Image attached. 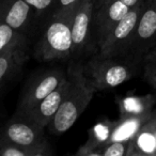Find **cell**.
Listing matches in <instances>:
<instances>
[{
    "mask_svg": "<svg viewBox=\"0 0 156 156\" xmlns=\"http://www.w3.org/2000/svg\"><path fill=\"white\" fill-rule=\"evenodd\" d=\"M138 145L145 153H153L156 150L155 136L150 133H142L138 138Z\"/></svg>",
    "mask_w": 156,
    "mask_h": 156,
    "instance_id": "13",
    "label": "cell"
},
{
    "mask_svg": "<svg viewBox=\"0 0 156 156\" xmlns=\"http://www.w3.org/2000/svg\"><path fill=\"white\" fill-rule=\"evenodd\" d=\"M140 156H149V155H140Z\"/></svg>",
    "mask_w": 156,
    "mask_h": 156,
    "instance_id": "21",
    "label": "cell"
},
{
    "mask_svg": "<svg viewBox=\"0 0 156 156\" xmlns=\"http://www.w3.org/2000/svg\"><path fill=\"white\" fill-rule=\"evenodd\" d=\"M9 69V60L5 56H0V81L2 80Z\"/></svg>",
    "mask_w": 156,
    "mask_h": 156,
    "instance_id": "17",
    "label": "cell"
},
{
    "mask_svg": "<svg viewBox=\"0 0 156 156\" xmlns=\"http://www.w3.org/2000/svg\"><path fill=\"white\" fill-rule=\"evenodd\" d=\"M91 1L85 3L83 9L76 14L75 18H74L71 28L73 45L78 46L83 44L87 37L90 23V14H91Z\"/></svg>",
    "mask_w": 156,
    "mask_h": 156,
    "instance_id": "3",
    "label": "cell"
},
{
    "mask_svg": "<svg viewBox=\"0 0 156 156\" xmlns=\"http://www.w3.org/2000/svg\"><path fill=\"white\" fill-rule=\"evenodd\" d=\"M137 126H138V124H137L136 121L126 122L121 127H119L115 130L112 136V139L115 140V142H121L122 140H125L136 132Z\"/></svg>",
    "mask_w": 156,
    "mask_h": 156,
    "instance_id": "12",
    "label": "cell"
},
{
    "mask_svg": "<svg viewBox=\"0 0 156 156\" xmlns=\"http://www.w3.org/2000/svg\"><path fill=\"white\" fill-rule=\"evenodd\" d=\"M63 91L62 90H56L49 95L46 96L44 100L41 101L40 104V112L43 117L50 118L54 117L58 111L60 105L62 104Z\"/></svg>",
    "mask_w": 156,
    "mask_h": 156,
    "instance_id": "6",
    "label": "cell"
},
{
    "mask_svg": "<svg viewBox=\"0 0 156 156\" xmlns=\"http://www.w3.org/2000/svg\"><path fill=\"white\" fill-rule=\"evenodd\" d=\"M138 20V15L137 12L129 11L127 15L124 18H122L119 23H117V26L115 28V32H113V37L117 40H123L129 35V33L135 28Z\"/></svg>",
    "mask_w": 156,
    "mask_h": 156,
    "instance_id": "8",
    "label": "cell"
},
{
    "mask_svg": "<svg viewBox=\"0 0 156 156\" xmlns=\"http://www.w3.org/2000/svg\"><path fill=\"white\" fill-rule=\"evenodd\" d=\"M13 35V29L5 24H0V51L10 43Z\"/></svg>",
    "mask_w": 156,
    "mask_h": 156,
    "instance_id": "14",
    "label": "cell"
},
{
    "mask_svg": "<svg viewBox=\"0 0 156 156\" xmlns=\"http://www.w3.org/2000/svg\"><path fill=\"white\" fill-rule=\"evenodd\" d=\"M155 138H156V134H155Z\"/></svg>",
    "mask_w": 156,
    "mask_h": 156,
    "instance_id": "23",
    "label": "cell"
},
{
    "mask_svg": "<svg viewBox=\"0 0 156 156\" xmlns=\"http://www.w3.org/2000/svg\"><path fill=\"white\" fill-rule=\"evenodd\" d=\"M58 78L56 76H48V77L44 78L43 80L37 85V89L34 90V93H33V98H34L35 101L44 100L47 95L56 91L58 89Z\"/></svg>",
    "mask_w": 156,
    "mask_h": 156,
    "instance_id": "9",
    "label": "cell"
},
{
    "mask_svg": "<svg viewBox=\"0 0 156 156\" xmlns=\"http://www.w3.org/2000/svg\"><path fill=\"white\" fill-rule=\"evenodd\" d=\"M46 41L54 51L59 54L69 51L73 46L71 29L61 22L52 23L46 31Z\"/></svg>",
    "mask_w": 156,
    "mask_h": 156,
    "instance_id": "1",
    "label": "cell"
},
{
    "mask_svg": "<svg viewBox=\"0 0 156 156\" xmlns=\"http://www.w3.org/2000/svg\"><path fill=\"white\" fill-rule=\"evenodd\" d=\"M128 72L122 65H115L109 67L105 73V83L109 87H117L127 79Z\"/></svg>",
    "mask_w": 156,
    "mask_h": 156,
    "instance_id": "10",
    "label": "cell"
},
{
    "mask_svg": "<svg viewBox=\"0 0 156 156\" xmlns=\"http://www.w3.org/2000/svg\"><path fill=\"white\" fill-rule=\"evenodd\" d=\"M156 32V10H147L141 16L138 25V35L141 39H149Z\"/></svg>",
    "mask_w": 156,
    "mask_h": 156,
    "instance_id": "7",
    "label": "cell"
},
{
    "mask_svg": "<svg viewBox=\"0 0 156 156\" xmlns=\"http://www.w3.org/2000/svg\"><path fill=\"white\" fill-rule=\"evenodd\" d=\"M130 156H134V155H130Z\"/></svg>",
    "mask_w": 156,
    "mask_h": 156,
    "instance_id": "24",
    "label": "cell"
},
{
    "mask_svg": "<svg viewBox=\"0 0 156 156\" xmlns=\"http://www.w3.org/2000/svg\"><path fill=\"white\" fill-rule=\"evenodd\" d=\"M60 1V5L63 7H67V5H71L73 3H75L77 0H59Z\"/></svg>",
    "mask_w": 156,
    "mask_h": 156,
    "instance_id": "19",
    "label": "cell"
},
{
    "mask_svg": "<svg viewBox=\"0 0 156 156\" xmlns=\"http://www.w3.org/2000/svg\"><path fill=\"white\" fill-rule=\"evenodd\" d=\"M125 147L122 142H113L105 151L104 156H123Z\"/></svg>",
    "mask_w": 156,
    "mask_h": 156,
    "instance_id": "15",
    "label": "cell"
},
{
    "mask_svg": "<svg viewBox=\"0 0 156 156\" xmlns=\"http://www.w3.org/2000/svg\"><path fill=\"white\" fill-rule=\"evenodd\" d=\"M24 1L37 10H44L51 3L52 0H24Z\"/></svg>",
    "mask_w": 156,
    "mask_h": 156,
    "instance_id": "16",
    "label": "cell"
},
{
    "mask_svg": "<svg viewBox=\"0 0 156 156\" xmlns=\"http://www.w3.org/2000/svg\"><path fill=\"white\" fill-rule=\"evenodd\" d=\"M30 5L24 0H16L9 10L5 20V24L9 25L12 29H18L24 25L28 17Z\"/></svg>",
    "mask_w": 156,
    "mask_h": 156,
    "instance_id": "4",
    "label": "cell"
},
{
    "mask_svg": "<svg viewBox=\"0 0 156 156\" xmlns=\"http://www.w3.org/2000/svg\"><path fill=\"white\" fill-rule=\"evenodd\" d=\"M2 156H26L22 151L15 147H9V149L5 150L2 153Z\"/></svg>",
    "mask_w": 156,
    "mask_h": 156,
    "instance_id": "18",
    "label": "cell"
},
{
    "mask_svg": "<svg viewBox=\"0 0 156 156\" xmlns=\"http://www.w3.org/2000/svg\"><path fill=\"white\" fill-rule=\"evenodd\" d=\"M122 2L123 3H125L126 5H127L128 8H130V7H133V5H135L137 2H138L139 0H121Z\"/></svg>",
    "mask_w": 156,
    "mask_h": 156,
    "instance_id": "20",
    "label": "cell"
},
{
    "mask_svg": "<svg viewBox=\"0 0 156 156\" xmlns=\"http://www.w3.org/2000/svg\"><path fill=\"white\" fill-rule=\"evenodd\" d=\"M7 133L8 137L13 142L24 147L32 144L35 138L34 132L28 125L22 123H14L10 125Z\"/></svg>",
    "mask_w": 156,
    "mask_h": 156,
    "instance_id": "5",
    "label": "cell"
},
{
    "mask_svg": "<svg viewBox=\"0 0 156 156\" xmlns=\"http://www.w3.org/2000/svg\"><path fill=\"white\" fill-rule=\"evenodd\" d=\"M35 156H43V155H35Z\"/></svg>",
    "mask_w": 156,
    "mask_h": 156,
    "instance_id": "22",
    "label": "cell"
},
{
    "mask_svg": "<svg viewBox=\"0 0 156 156\" xmlns=\"http://www.w3.org/2000/svg\"><path fill=\"white\" fill-rule=\"evenodd\" d=\"M79 115V103L75 100L63 101L54 115V128L58 133H64L73 126Z\"/></svg>",
    "mask_w": 156,
    "mask_h": 156,
    "instance_id": "2",
    "label": "cell"
},
{
    "mask_svg": "<svg viewBox=\"0 0 156 156\" xmlns=\"http://www.w3.org/2000/svg\"><path fill=\"white\" fill-rule=\"evenodd\" d=\"M129 12V8L123 3L121 0H115V2L110 5V8L108 10V16L110 20L115 23H119L122 18H124L127 13Z\"/></svg>",
    "mask_w": 156,
    "mask_h": 156,
    "instance_id": "11",
    "label": "cell"
}]
</instances>
